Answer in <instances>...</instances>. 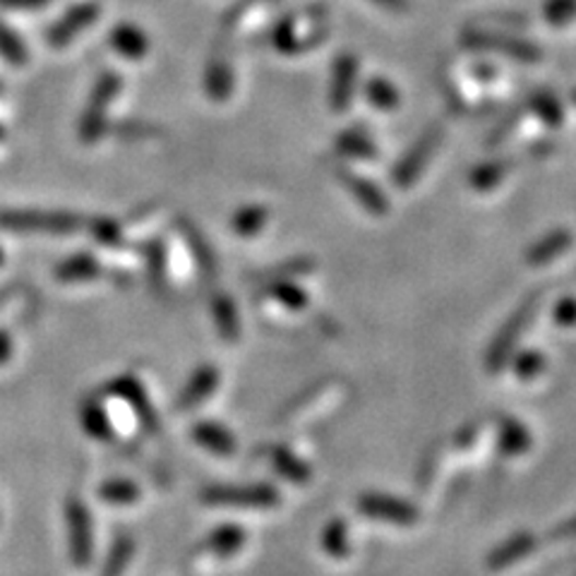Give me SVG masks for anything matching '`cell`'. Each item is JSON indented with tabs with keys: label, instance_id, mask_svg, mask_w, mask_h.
Segmentation results:
<instances>
[{
	"label": "cell",
	"instance_id": "6da1fadb",
	"mask_svg": "<svg viewBox=\"0 0 576 576\" xmlns=\"http://www.w3.org/2000/svg\"><path fill=\"white\" fill-rule=\"evenodd\" d=\"M84 226V219L72 212L46 210H5L0 212V228L10 233H44V236H70Z\"/></svg>",
	"mask_w": 576,
	"mask_h": 576
},
{
	"label": "cell",
	"instance_id": "7a4b0ae2",
	"mask_svg": "<svg viewBox=\"0 0 576 576\" xmlns=\"http://www.w3.org/2000/svg\"><path fill=\"white\" fill-rule=\"evenodd\" d=\"M122 90V78L116 70H104L96 78L90 102L84 106L82 118H80V140L84 144H94L104 138L106 132V111L108 106L116 102V96Z\"/></svg>",
	"mask_w": 576,
	"mask_h": 576
},
{
	"label": "cell",
	"instance_id": "3957f363",
	"mask_svg": "<svg viewBox=\"0 0 576 576\" xmlns=\"http://www.w3.org/2000/svg\"><path fill=\"white\" fill-rule=\"evenodd\" d=\"M102 5L96 0H84V3L72 5L68 12L60 15L58 22H54L46 32V42L54 48H66L68 44L75 42V36L84 30H90L92 24L99 20Z\"/></svg>",
	"mask_w": 576,
	"mask_h": 576
},
{
	"label": "cell",
	"instance_id": "277c9868",
	"mask_svg": "<svg viewBox=\"0 0 576 576\" xmlns=\"http://www.w3.org/2000/svg\"><path fill=\"white\" fill-rule=\"evenodd\" d=\"M70 555L78 567H87L92 562V514L80 497H70L66 505Z\"/></svg>",
	"mask_w": 576,
	"mask_h": 576
},
{
	"label": "cell",
	"instance_id": "5b68a950",
	"mask_svg": "<svg viewBox=\"0 0 576 576\" xmlns=\"http://www.w3.org/2000/svg\"><path fill=\"white\" fill-rule=\"evenodd\" d=\"M272 493L267 487H207L202 490L204 505H233V507H257L269 505Z\"/></svg>",
	"mask_w": 576,
	"mask_h": 576
},
{
	"label": "cell",
	"instance_id": "8992f818",
	"mask_svg": "<svg viewBox=\"0 0 576 576\" xmlns=\"http://www.w3.org/2000/svg\"><path fill=\"white\" fill-rule=\"evenodd\" d=\"M216 385H219V373H216V367H212V365H202V367H198V371H195V375L188 379L186 389L180 391L178 407H176V409H178L180 413L198 409L204 399H210V397L214 395Z\"/></svg>",
	"mask_w": 576,
	"mask_h": 576
},
{
	"label": "cell",
	"instance_id": "52a82bcc",
	"mask_svg": "<svg viewBox=\"0 0 576 576\" xmlns=\"http://www.w3.org/2000/svg\"><path fill=\"white\" fill-rule=\"evenodd\" d=\"M204 92L212 102H226L233 92V68L224 51H214L204 70Z\"/></svg>",
	"mask_w": 576,
	"mask_h": 576
},
{
	"label": "cell",
	"instance_id": "ba28073f",
	"mask_svg": "<svg viewBox=\"0 0 576 576\" xmlns=\"http://www.w3.org/2000/svg\"><path fill=\"white\" fill-rule=\"evenodd\" d=\"M114 395H118L122 401H128V407L138 415L140 423L146 427V431H156V413L154 407L146 399L144 389L140 387L138 379H120V383L114 385Z\"/></svg>",
	"mask_w": 576,
	"mask_h": 576
},
{
	"label": "cell",
	"instance_id": "9c48e42d",
	"mask_svg": "<svg viewBox=\"0 0 576 576\" xmlns=\"http://www.w3.org/2000/svg\"><path fill=\"white\" fill-rule=\"evenodd\" d=\"M108 42L116 48V54L128 60H142L146 51H150V39H146V34L138 24H118L108 34Z\"/></svg>",
	"mask_w": 576,
	"mask_h": 576
},
{
	"label": "cell",
	"instance_id": "30bf717a",
	"mask_svg": "<svg viewBox=\"0 0 576 576\" xmlns=\"http://www.w3.org/2000/svg\"><path fill=\"white\" fill-rule=\"evenodd\" d=\"M102 277V265L96 262V257L80 252L72 255L63 265H58L56 279L63 281V284H84V281H94Z\"/></svg>",
	"mask_w": 576,
	"mask_h": 576
},
{
	"label": "cell",
	"instance_id": "8fae6325",
	"mask_svg": "<svg viewBox=\"0 0 576 576\" xmlns=\"http://www.w3.org/2000/svg\"><path fill=\"white\" fill-rule=\"evenodd\" d=\"M192 437L195 443L204 447L207 451H214V455H231L236 449V443H233V435L214 421H202L192 427Z\"/></svg>",
	"mask_w": 576,
	"mask_h": 576
},
{
	"label": "cell",
	"instance_id": "7c38bea8",
	"mask_svg": "<svg viewBox=\"0 0 576 576\" xmlns=\"http://www.w3.org/2000/svg\"><path fill=\"white\" fill-rule=\"evenodd\" d=\"M243 538L245 536L238 526H222V529L214 531L212 536H207V541L202 543L200 553H204L210 560L233 555L243 545Z\"/></svg>",
	"mask_w": 576,
	"mask_h": 576
},
{
	"label": "cell",
	"instance_id": "4fadbf2b",
	"mask_svg": "<svg viewBox=\"0 0 576 576\" xmlns=\"http://www.w3.org/2000/svg\"><path fill=\"white\" fill-rule=\"evenodd\" d=\"M80 415H82L84 431H87L92 437H96V439H111L114 425H111V421H108V413L104 411V407H102L99 401H94V399L84 401L82 409H80Z\"/></svg>",
	"mask_w": 576,
	"mask_h": 576
},
{
	"label": "cell",
	"instance_id": "5bb4252c",
	"mask_svg": "<svg viewBox=\"0 0 576 576\" xmlns=\"http://www.w3.org/2000/svg\"><path fill=\"white\" fill-rule=\"evenodd\" d=\"M0 56H3L10 66L22 68L27 66L30 51L17 32H12L5 22H0Z\"/></svg>",
	"mask_w": 576,
	"mask_h": 576
},
{
	"label": "cell",
	"instance_id": "9a60e30c",
	"mask_svg": "<svg viewBox=\"0 0 576 576\" xmlns=\"http://www.w3.org/2000/svg\"><path fill=\"white\" fill-rule=\"evenodd\" d=\"M99 495L108 505H134L140 499V487L126 478H114L99 487Z\"/></svg>",
	"mask_w": 576,
	"mask_h": 576
},
{
	"label": "cell",
	"instance_id": "2e32d148",
	"mask_svg": "<svg viewBox=\"0 0 576 576\" xmlns=\"http://www.w3.org/2000/svg\"><path fill=\"white\" fill-rule=\"evenodd\" d=\"M212 315L219 327V334H222L224 339L238 337V315H236V305H233L231 298L216 296L212 303Z\"/></svg>",
	"mask_w": 576,
	"mask_h": 576
},
{
	"label": "cell",
	"instance_id": "e0dca14e",
	"mask_svg": "<svg viewBox=\"0 0 576 576\" xmlns=\"http://www.w3.org/2000/svg\"><path fill=\"white\" fill-rule=\"evenodd\" d=\"M132 553H134L132 538L120 536L118 541L114 543L111 553H108V557H106V565H104L102 576H122V572H126L128 565H130Z\"/></svg>",
	"mask_w": 576,
	"mask_h": 576
},
{
	"label": "cell",
	"instance_id": "ac0fdd59",
	"mask_svg": "<svg viewBox=\"0 0 576 576\" xmlns=\"http://www.w3.org/2000/svg\"><path fill=\"white\" fill-rule=\"evenodd\" d=\"M90 233L102 245H106V248H118V245L122 243V231L114 219H106V216L94 219V222L90 224Z\"/></svg>",
	"mask_w": 576,
	"mask_h": 576
},
{
	"label": "cell",
	"instance_id": "d6986e66",
	"mask_svg": "<svg viewBox=\"0 0 576 576\" xmlns=\"http://www.w3.org/2000/svg\"><path fill=\"white\" fill-rule=\"evenodd\" d=\"M265 216L267 214L262 207H245V210L233 216V228H236L240 236H252V233L262 226Z\"/></svg>",
	"mask_w": 576,
	"mask_h": 576
},
{
	"label": "cell",
	"instance_id": "ffe728a7",
	"mask_svg": "<svg viewBox=\"0 0 576 576\" xmlns=\"http://www.w3.org/2000/svg\"><path fill=\"white\" fill-rule=\"evenodd\" d=\"M351 82H353V63L351 60H341L337 68V80H334V104H349V94H351Z\"/></svg>",
	"mask_w": 576,
	"mask_h": 576
},
{
	"label": "cell",
	"instance_id": "44dd1931",
	"mask_svg": "<svg viewBox=\"0 0 576 576\" xmlns=\"http://www.w3.org/2000/svg\"><path fill=\"white\" fill-rule=\"evenodd\" d=\"M118 132H120V138L134 140V138H152L154 128L152 126H140V122H126V126L118 128Z\"/></svg>",
	"mask_w": 576,
	"mask_h": 576
},
{
	"label": "cell",
	"instance_id": "7402d4cb",
	"mask_svg": "<svg viewBox=\"0 0 576 576\" xmlns=\"http://www.w3.org/2000/svg\"><path fill=\"white\" fill-rule=\"evenodd\" d=\"M48 3H51V0H0V5L8 10H42Z\"/></svg>",
	"mask_w": 576,
	"mask_h": 576
},
{
	"label": "cell",
	"instance_id": "603a6c76",
	"mask_svg": "<svg viewBox=\"0 0 576 576\" xmlns=\"http://www.w3.org/2000/svg\"><path fill=\"white\" fill-rule=\"evenodd\" d=\"M10 355H12V337L8 329L0 327V365L8 363Z\"/></svg>",
	"mask_w": 576,
	"mask_h": 576
},
{
	"label": "cell",
	"instance_id": "cb8c5ba5",
	"mask_svg": "<svg viewBox=\"0 0 576 576\" xmlns=\"http://www.w3.org/2000/svg\"><path fill=\"white\" fill-rule=\"evenodd\" d=\"M3 260H5V255H3V248H0V265H3Z\"/></svg>",
	"mask_w": 576,
	"mask_h": 576
},
{
	"label": "cell",
	"instance_id": "d4e9b609",
	"mask_svg": "<svg viewBox=\"0 0 576 576\" xmlns=\"http://www.w3.org/2000/svg\"><path fill=\"white\" fill-rule=\"evenodd\" d=\"M3 134H5V130H3V126H0V140H3Z\"/></svg>",
	"mask_w": 576,
	"mask_h": 576
},
{
	"label": "cell",
	"instance_id": "484cf974",
	"mask_svg": "<svg viewBox=\"0 0 576 576\" xmlns=\"http://www.w3.org/2000/svg\"><path fill=\"white\" fill-rule=\"evenodd\" d=\"M0 90H3V84H0Z\"/></svg>",
	"mask_w": 576,
	"mask_h": 576
}]
</instances>
